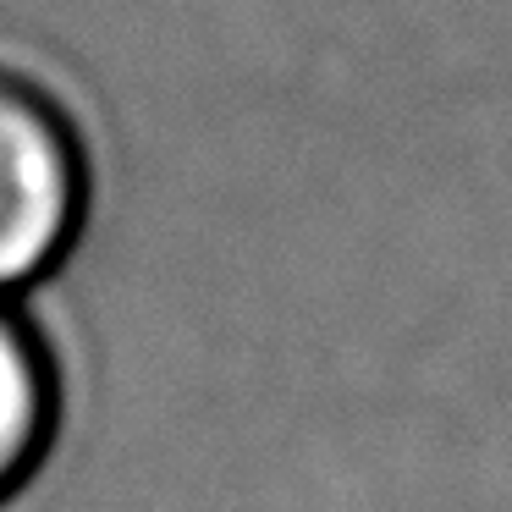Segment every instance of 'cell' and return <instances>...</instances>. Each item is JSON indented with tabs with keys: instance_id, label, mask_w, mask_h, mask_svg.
<instances>
[{
	"instance_id": "1",
	"label": "cell",
	"mask_w": 512,
	"mask_h": 512,
	"mask_svg": "<svg viewBox=\"0 0 512 512\" xmlns=\"http://www.w3.org/2000/svg\"><path fill=\"white\" fill-rule=\"evenodd\" d=\"M83 210V160L61 111L34 83L0 72V292L61 259Z\"/></svg>"
},
{
	"instance_id": "2",
	"label": "cell",
	"mask_w": 512,
	"mask_h": 512,
	"mask_svg": "<svg viewBox=\"0 0 512 512\" xmlns=\"http://www.w3.org/2000/svg\"><path fill=\"white\" fill-rule=\"evenodd\" d=\"M50 413H56L50 358L39 336L0 303V496L45 452Z\"/></svg>"
}]
</instances>
